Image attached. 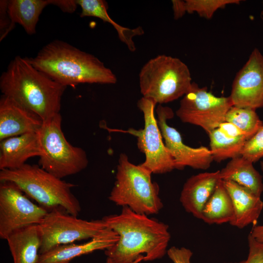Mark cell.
I'll return each instance as SVG.
<instances>
[{
	"mask_svg": "<svg viewBox=\"0 0 263 263\" xmlns=\"http://www.w3.org/2000/svg\"><path fill=\"white\" fill-rule=\"evenodd\" d=\"M261 18L263 21V9L261 12Z\"/></svg>",
	"mask_w": 263,
	"mask_h": 263,
	"instance_id": "cell-36",
	"label": "cell"
},
{
	"mask_svg": "<svg viewBox=\"0 0 263 263\" xmlns=\"http://www.w3.org/2000/svg\"><path fill=\"white\" fill-rule=\"evenodd\" d=\"M48 210L33 203L15 183L0 184V238L6 240L13 232L38 225Z\"/></svg>",
	"mask_w": 263,
	"mask_h": 263,
	"instance_id": "cell-11",
	"label": "cell"
},
{
	"mask_svg": "<svg viewBox=\"0 0 263 263\" xmlns=\"http://www.w3.org/2000/svg\"><path fill=\"white\" fill-rule=\"evenodd\" d=\"M260 168L262 172H263V161L260 162Z\"/></svg>",
	"mask_w": 263,
	"mask_h": 263,
	"instance_id": "cell-35",
	"label": "cell"
},
{
	"mask_svg": "<svg viewBox=\"0 0 263 263\" xmlns=\"http://www.w3.org/2000/svg\"><path fill=\"white\" fill-rule=\"evenodd\" d=\"M250 234L256 241L263 243V225L253 226Z\"/></svg>",
	"mask_w": 263,
	"mask_h": 263,
	"instance_id": "cell-33",
	"label": "cell"
},
{
	"mask_svg": "<svg viewBox=\"0 0 263 263\" xmlns=\"http://www.w3.org/2000/svg\"><path fill=\"white\" fill-rule=\"evenodd\" d=\"M208 135L213 161L218 163L241 156L242 150L247 140L244 137H228L218 128L212 131Z\"/></svg>",
	"mask_w": 263,
	"mask_h": 263,
	"instance_id": "cell-24",
	"label": "cell"
},
{
	"mask_svg": "<svg viewBox=\"0 0 263 263\" xmlns=\"http://www.w3.org/2000/svg\"><path fill=\"white\" fill-rule=\"evenodd\" d=\"M191 80L189 70L184 62L165 55L149 60L139 74L142 97L159 105L183 97L190 90Z\"/></svg>",
	"mask_w": 263,
	"mask_h": 263,
	"instance_id": "cell-6",
	"label": "cell"
},
{
	"mask_svg": "<svg viewBox=\"0 0 263 263\" xmlns=\"http://www.w3.org/2000/svg\"><path fill=\"white\" fill-rule=\"evenodd\" d=\"M169 258L173 263H191L190 259L192 252L184 247L172 246L167 252Z\"/></svg>",
	"mask_w": 263,
	"mask_h": 263,
	"instance_id": "cell-29",
	"label": "cell"
},
{
	"mask_svg": "<svg viewBox=\"0 0 263 263\" xmlns=\"http://www.w3.org/2000/svg\"><path fill=\"white\" fill-rule=\"evenodd\" d=\"M56 0H7V12L11 21L10 31L14 29L16 23H19L27 34H35L36 26L43 10L49 4L56 6Z\"/></svg>",
	"mask_w": 263,
	"mask_h": 263,
	"instance_id": "cell-21",
	"label": "cell"
},
{
	"mask_svg": "<svg viewBox=\"0 0 263 263\" xmlns=\"http://www.w3.org/2000/svg\"><path fill=\"white\" fill-rule=\"evenodd\" d=\"M43 120L34 113L5 95L0 98V141L29 132H38Z\"/></svg>",
	"mask_w": 263,
	"mask_h": 263,
	"instance_id": "cell-14",
	"label": "cell"
},
{
	"mask_svg": "<svg viewBox=\"0 0 263 263\" xmlns=\"http://www.w3.org/2000/svg\"><path fill=\"white\" fill-rule=\"evenodd\" d=\"M0 40L1 41L10 32L11 21L7 12V0H0Z\"/></svg>",
	"mask_w": 263,
	"mask_h": 263,
	"instance_id": "cell-30",
	"label": "cell"
},
{
	"mask_svg": "<svg viewBox=\"0 0 263 263\" xmlns=\"http://www.w3.org/2000/svg\"><path fill=\"white\" fill-rule=\"evenodd\" d=\"M221 180L220 170L200 173L188 178L180 196L186 211L201 219L203 209Z\"/></svg>",
	"mask_w": 263,
	"mask_h": 263,
	"instance_id": "cell-15",
	"label": "cell"
},
{
	"mask_svg": "<svg viewBox=\"0 0 263 263\" xmlns=\"http://www.w3.org/2000/svg\"><path fill=\"white\" fill-rule=\"evenodd\" d=\"M171 1L174 19L181 18L187 13L185 0H172Z\"/></svg>",
	"mask_w": 263,
	"mask_h": 263,
	"instance_id": "cell-32",
	"label": "cell"
},
{
	"mask_svg": "<svg viewBox=\"0 0 263 263\" xmlns=\"http://www.w3.org/2000/svg\"><path fill=\"white\" fill-rule=\"evenodd\" d=\"M67 87L36 69L28 57L15 56L0 77L2 95L36 113L43 121L60 113Z\"/></svg>",
	"mask_w": 263,
	"mask_h": 263,
	"instance_id": "cell-2",
	"label": "cell"
},
{
	"mask_svg": "<svg viewBox=\"0 0 263 263\" xmlns=\"http://www.w3.org/2000/svg\"><path fill=\"white\" fill-rule=\"evenodd\" d=\"M14 263H38L41 240L38 225L17 230L6 239Z\"/></svg>",
	"mask_w": 263,
	"mask_h": 263,
	"instance_id": "cell-19",
	"label": "cell"
},
{
	"mask_svg": "<svg viewBox=\"0 0 263 263\" xmlns=\"http://www.w3.org/2000/svg\"><path fill=\"white\" fill-rule=\"evenodd\" d=\"M241 156L253 163L263 157V125L246 141L242 150Z\"/></svg>",
	"mask_w": 263,
	"mask_h": 263,
	"instance_id": "cell-27",
	"label": "cell"
},
{
	"mask_svg": "<svg viewBox=\"0 0 263 263\" xmlns=\"http://www.w3.org/2000/svg\"><path fill=\"white\" fill-rule=\"evenodd\" d=\"M232 106L229 96H217L207 87L192 82L180 101L176 114L183 122L199 126L208 134L225 121L226 114Z\"/></svg>",
	"mask_w": 263,
	"mask_h": 263,
	"instance_id": "cell-10",
	"label": "cell"
},
{
	"mask_svg": "<svg viewBox=\"0 0 263 263\" xmlns=\"http://www.w3.org/2000/svg\"><path fill=\"white\" fill-rule=\"evenodd\" d=\"M144 257H145L144 255L141 256V257H140L139 258H138L137 260H136L132 263H140L141 261H143ZM106 263H112L111 262V261L108 259L107 258Z\"/></svg>",
	"mask_w": 263,
	"mask_h": 263,
	"instance_id": "cell-34",
	"label": "cell"
},
{
	"mask_svg": "<svg viewBox=\"0 0 263 263\" xmlns=\"http://www.w3.org/2000/svg\"><path fill=\"white\" fill-rule=\"evenodd\" d=\"M15 183L29 197L48 211L60 207L77 216L80 203L71 189L75 185L58 178L39 166L25 164L15 169L0 171V182Z\"/></svg>",
	"mask_w": 263,
	"mask_h": 263,
	"instance_id": "cell-4",
	"label": "cell"
},
{
	"mask_svg": "<svg viewBox=\"0 0 263 263\" xmlns=\"http://www.w3.org/2000/svg\"><path fill=\"white\" fill-rule=\"evenodd\" d=\"M233 214L231 197L221 180L206 204L201 220L209 225L229 223Z\"/></svg>",
	"mask_w": 263,
	"mask_h": 263,
	"instance_id": "cell-23",
	"label": "cell"
},
{
	"mask_svg": "<svg viewBox=\"0 0 263 263\" xmlns=\"http://www.w3.org/2000/svg\"><path fill=\"white\" fill-rule=\"evenodd\" d=\"M240 0H185L186 12L196 13L200 17L210 19L219 9L229 4H239Z\"/></svg>",
	"mask_w": 263,
	"mask_h": 263,
	"instance_id": "cell-26",
	"label": "cell"
},
{
	"mask_svg": "<svg viewBox=\"0 0 263 263\" xmlns=\"http://www.w3.org/2000/svg\"><path fill=\"white\" fill-rule=\"evenodd\" d=\"M38 132H29L0 141V169L20 168L29 158L39 156Z\"/></svg>",
	"mask_w": 263,
	"mask_h": 263,
	"instance_id": "cell-18",
	"label": "cell"
},
{
	"mask_svg": "<svg viewBox=\"0 0 263 263\" xmlns=\"http://www.w3.org/2000/svg\"><path fill=\"white\" fill-rule=\"evenodd\" d=\"M151 174L140 165L131 163L127 154L121 153L109 199L137 213L148 216L158 213L163 204L159 197V186L152 181Z\"/></svg>",
	"mask_w": 263,
	"mask_h": 263,
	"instance_id": "cell-5",
	"label": "cell"
},
{
	"mask_svg": "<svg viewBox=\"0 0 263 263\" xmlns=\"http://www.w3.org/2000/svg\"><path fill=\"white\" fill-rule=\"evenodd\" d=\"M222 180L233 181L246 188L258 196L263 192V177L253 163L242 156L231 159L220 170Z\"/></svg>",
	"mask_w": 263,
	"mask_h": 263,
	"instance_id": "cell-20",
	"label": "cell"
},
{
	"mask_svg": "<svg viewBox=\"0 0 263 263\" xmlns=\"http://www.w3.org/2000/svg\"><path fill=\"white\" fill-rule=\"evenodd\" d=\"M225 121L236 126L251 138L263 125L255 110L232 106L227 111Z\"/></svg>",
	"mask_w": 263,
	"mask_h": 263,
	"instance_id": "cell-25",
	"label": "cell"
},
{
	"mask_svg": "<svg viewBox=\"0 0 263 263\" xmlns=\"http://www.w3.org/2000/svg\"><path fill=\"white\" fill-rule=\"evenodd\" d=\"M28 61L56 82L67 87L84 83L114 84L116 75L97 57L60 40L45 45Z\"/></svg>",
	"mask_w": 263,
	"mask_h": 263,
	"instance_id": "cell-3",
	"label": "cell"
},
{
	"mask_svg": "<svg viewBox=\"0 0 263 263\" xmlns=\"http://www.w3.org/2000/svg\"><path fill=\"white\" fill-rule=\"evenodd\" d=\"M229 97L234 106L255 110L263 108V55L258 48L237 73Z\"/></svg>",
	"mask_w": 263,
	"mask_h": 263,
	"instance_id": "cell-13",
	"label": "cell"
},
{
	"mask_svg": "<svg viewBox=\"0 0 263 263\" xmlns=\"http://www.w3.org/2000/svg\"><path fill=\"white\" fill-rule=\"evenodd\" d=\"M102 219L119 236L118 241L105 250L112 263H132L142 254H145L143 261H152L167 253L171 238L168 225L128 207Z\"/></svg>",
	"mask_w": 263,
	"mask_h": 263,
	"instance_id": "cell-1",
	"label": "cell"
},
{
	"mask_svg": "<svg viewBox=\"0 0 263 263\" xmlns=\"http://www.w3.org/2000/svg\"><path fill=\"white\" fill-rule=\"evenodd\" d=\"M218 129L228 137L237 138L244 137L247 140H248L245 133L231 123L225 121L220 125Z\"/></svg>",
	"mask_w": 263,
	"mask_h": 263,
	"instance_id": "cell-31",
	"label": "cell"
},
{
	"mask_svg": "<svg viewBox=\"0 0 263 263\" xmlns=\"http://www.w3.org/2000/svg\"><path fill=\"white\" fill-rule=\"evenodd\" d=\"M247 257L238 263H263V243L256 241L250 233L247 237Z\"/></svg>",
	"mask_w": 263,
	"mask_h": 263,
	"instance_id": "cell-28",
	"label": "cell"
},
{
	"mask_svg": "<svg viewBox=\"0 0 263 263\" xmlns=\"http://www.w3.org/2000/svg\"><path fill=\"white\" fill-rule=\"evenodd\" d=\"M223 181L233 205V214L229 224L239 229L256 225L263 208L261 197L233 181Z\"/></svg>",
	"mask_w": 263,
	"mask_h": 263,
	"instance_id": "cell-17",
	"label": "cell"
},
{
	"mask_svg": "<svg viewBox=\"0 0 263 263\" xmlns=\"http://www.w3.org/2000/svg\"><path fill=\"white\" fill-rule=\"evenodd\" d=\"M157 103L153 100L142 97L137 102L139 109L143 113L144 127L116 132L129 133L137 138V147L145 156L140 164L152 174H164L176 169L174 160L163 141V137L154 114Z\"/></svg>",
	"mask_w": 263,
	"mask_h": 263,
	"instance_id": "cell-9",
	"label": "cell"
},
{
	"mask_svg": "<svg viewBox=\"0 0 263 263\" xmlns=\"http://www.w3.org/2000/svg\"><path fill=\"white\" fill-rule=\"evenodd\" d=\"M156 112L158 126L165 144L174 160L176 169L182 170L186 167L208 169L213 161L210 149L205 146L191 147L183 142L179 132L167 123L174 115L171 108L159 105Z\"/></svg>",
	"mask_w": 263,
	"mask_h": 263,
	"instance_id": "cell-12",
	"label": "cell"
},
{
	"mask_svg": "<svg viewBox=\"0 0 263 263\" xmlns=\"http://www.w3.org/2000/svg\"><path fill=\"white\" fill-rule=\"evenodd\" d=\"M61 121L60 113L57 114L43 121L38 132L40 149L39 166L60 179L79 173L89 163L85 151L66 140Z\"/></svg>",
	"mask_w": 263,
	"mask_h": 263,
	"instance_id": "cell-7",
	"label": "cell"
},
{
	"mask_svg": "<svg viewBox=\"0 0 263 263\" xmlns=\"http://www.w3.org/2000/svg\"><path fill=\"white\" fill-rule=\"evenodd\" d=\"M38 226L41 240L39 254L59 245L93 239L107 227L102 219H81L60 207L48 211Z\"/></svg>",
	"mask_w": 263,
	"mask_h": 263,
	"instance_id": "cell-8",
	"label": "cell"
},
{
	"mask_svg": "<svg viewBox=\"0 0 263 263\" xmlns=\"http://www.w3.org/2000/svg\"><path fill=\"white\" fill-rule=\"evenodd\" d=\"M76 2L81 8L80 15L81 18L95 17L112 24L116 30L120 40L125 43L131 51L134 52L135 50L133 38L135 36L144 34L143 30L141 27L130 29L119 25L109 15L107 12L108 4L105 0H76Z\"/></svg>",
	"mask_w": 263,
	"mask_h": 263,
	"instance_id": "cell-22",
	"label": "cell"
},
{
	"mask_svg": "<svg viewBox=\"0 0 263 263\" xmlns=\"http://www.w3.org/2000/svg\"><path fill=\"white\" fill-rule=\"evenodd\" d=\"M119 240L117 234L107 227L90 241L80 244L74 243L56 246L40 254L38 263H69L76 257L99 250H106Z\"/></svg>",
	"mask_w": 263,
	"mask_h": 263,
	"instance_id": "cell-16",
	"label": "cell"
}]
</instances>
